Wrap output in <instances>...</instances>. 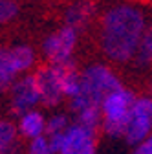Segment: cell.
Returning a JSON list of instances; mask_svg holds the SVG:
<instances>
[{
    "mask_svg": "<svg viewBox=\"0 0 152 154\" xmlns=\"http://www.w3.org/2000/svg\"><path fill=\"white\" fill-rule=\"evenodd\" d=\"M145 29V20L139 9L132 6H117L103 18L101 46L114 61H128L134 55L139 37Z\"/></svg>",
    "mask_w": 152,
    "mask_h": 154,
    "instance_id": "1",
    "label": "cell"
},
{
    "mask_svg": "<svg viewBox=\"0 0 152 154\" xmlns=\"http://www.w3.org/2000/svg\"><path fill=\"white\" fill-rule=\"evenodd\" d=\"M119 88L121 81L106 66H90L81 75V88L71 101V108L75 112H81L90 106L99 108L106 95Z\"/></svg>",
    "mask_w": 152,
    "mask_h": 154,
    "instance_id": "2",
    "label": "cell"
},
{
    "mask_svg": "<svg viewBox=\"0 0 152 154\" xmlns=\"http://www.w3.org/2000/svg\"><path fill=\"white\" fill-rule=\"evenodd\" d=\"M134 101H136L134 94L125 88H119L105 97V101L101 103V108L105 114L103 128L108 136L112 138L125 136V130L130 121V108L134 105Z\"/></svg>",
    "mask_w": 152,
    "mask_h": 154,
    "instance_id": "3",
    "label": "cell"
},
{
    "mask_svg": "<svg viewBox=\"0 0 152 154\" xmlns=\"http://www.w3.org/2000/svg\"><path fill=\"white\" fill-rule=\"evenodd\" d=\"M152 128V99L139 97L130 108V121L125 130V140L130 145L143 143Z\"/></svg>",
    "mask_w": 152,
    "mask_h": 154,
    "instance_id": "4",
    "label": "cell"
},
{
    "mask_svg": "<svg viewBox=\"0 0 152 154\" xmlns=\"http://www.w3.org/2000/svg\"><path fill=\"white\" fill-rule=\"evenodd\" d=\"M62 64H53L50 68H41L35 75L37 92H39V101H42L46 106H53L62 99Z\"/></svg>",
    "mask_w": 152,
    "mask_h": 154,
    "instance_id": "5",
    "label": "cell"
},
{
    "mask_svg": "<svg viewBox=\"0 0 152 154\" xmlns=\"http://www.w3.org/2000/svg\"><path fill=\"white\" fill-rule=\"evenodd\" d=\"M75 41H77L75 29L66 26L44 41V53L53 64H64L70 61V55L75 48Z\"/></svg>",
    "mask_w": 152,
    "mask_h": 154,
    "instance_id": "6",
    "label": "cell"
},
{
    "mask_svg": "<svg viewBox=\"0 0 152 154\" xmlns=\"http://www.w3.org/2000/svg\"><path fill=\"white\" fill-rule=\"evenodd\" d=\"M39 103V92H37L35 75H26L24 79L13 85V95H11V105L15 114H26L33 110V106Z\"/></svg>",
    "mask_w": 152,
    "mask_h": 154,
    "instance_id": "7",
    "label": "cell"
},
{
    "mask_svg": "<svg viewBox=\"0 0 152 154\" xmlns=\"http://www.w3.org/2000/svg\"><path fill=\"white\" fill-rule=\"evenodd\" d=\"M93 143V130L81 125H71L62 132V147L59 154H79Z\"/></svg>",
    "mask_w": 152,
    "mask_h": 154,
    "instance_id": "8",
    "label": "cell"
},
{
    "mask_svg": "<svg viewBox=\"0 0 152 154\" xmlns=\"http://www.w3.org/2000/svg\"><path fill=\"white\" fill-rule=\"evenodd\" d=\"M44 125H46V121L42 118V114L35 112V110H29V112L20 116V127H18V128H20V132L24 134L26 138L35 140V138L42 136Z\"/></svg>",
    "mask_w": 152,
    "mask_h": 154,
    "instance_id": "9",
    "label": "cell"
},
{
    "mask_svg": "<svg viewBox=\"0 0 152 154\" xmlns=\"http://www.w3.org/2000/svg\"><path fill=\"white\" fill-rule=\"evenodd\" d=\"M93 15V6L88 4V2H83V4H75L68 9L66 13V22H68V28L75 29V28H84L90 20V17Z\"/></svg>",
    "mask_w": 152,
    "mask_h": 154,
    "instance_id": "10",
    "label": "cell"
},
{
    "mask_svg": "<svg viewBox=\"0 0 152 154\" xmlns=\"http://www.w3.org/2000/svg\"><path fill=\"white\" fill-rule=\"evenodd\" d=\"M9 61H11V66L17 73L24 72V70L33 66V61H35L33 50L28 46H17V48L9 50Z\"/></svg>",
    "mask_w": 152,
    "mask_h": 154,
    "instance_id": "11",
    "label": "cell"
},
{
    "mask_svg": "<svg viewBox=\"0 0 152 154\" xmlns=\"http://www.w3.org/2000/svg\"><path fill=\"white\" fill-rule=\"evenodd\" d=\"M134 55H136V61L141 66H145V64H148L152 61V26H148V28L143 29Z\"/></svg>",
    "mask_w": 152,
    "mask_h": 154,
    "instance_id": "12",
    "label": "cell"
},
{
    "mask_svg": "<svg viewBox=\"0 0 152 154\" xmlns=\"http://www.w3.org/2000/svg\"><path fill=\"white\" fill-rule=\"evenodd\" d=\"M17 128L9 121H0V154L17 152Z\"/></svg>",
    "mask_w": 152,
    "mask_h": 154,
    "instance_id": "13",
    "label": "cell"
},
{
    "mask_svg": "<svg viewBox=\"0 0 152 154\" xmlns=\"http://www.w3.org/2000/svg\"><path fill=\"white\" fill-rule=\"evenodd\" d=\"M15 75H17V72H15L13 66H11L9 51L0 50V90H4V88H8L9 85H13Z\"/></svg>",
    "mask_w": 152,
    "mask_h": 154,
    "instance_id": "14",
    "label": "cell"
},
{
    "mask_svg": "<svg viewBox=\"0 0 152 154\" xmlns=\"http://www.w3.org/2000/svg\"><path fill=\"white\" fill-rule=\"evenodd\" d=\"M77 116H79V123H77V125H81V127H84V128H90V130H96V127H97L99 121H101V112H99V108H96V106L84 108V110L77 112Z\"/></svg>",
    "mask_w": 152,
    "mask_h": 154,
    "instance_id": "15",
    "label": "cell"
},
{
    "mask_svg": "<svg viewBox=\"0 0 152 154\" xmlns=\"http://www.w3.org/2000/svg\"><path fill=\"white\" fill-rule=\"evenodd\" d=\"M68 128V121L64 116H53V118L48 119V123L44 125V132H48L50 136L51 134H61Z\"/></svg>",
    "mask_w": 152,
    "mask_h": 154,
    "instance_id": "16",
    "label": "cell"
},
{
    "mask_svg": "<svg viewBox=\"0 0 152 154\" xmlns=\"http://www.w3.org/2000/svg\"><path fill=\"white\" fill-rule=\"evenodd\" d=\"M18 13V4L11 0H0V22H8Z\"/></svg>",
    "mask_w": 152,
    "mask_h": 154,
    "instance_id": "17",
    "label": "cell"
},
{
    "mask_svg": "<svg viewBox=\"0 0 152 154\" xmlns=\"http://www.w3.org/2000/svg\"><path fill=\"white\" fill-rule=\"evenodd\" d=\"M29 154H51L50 152V145H48V138L39 136L31 140L29 143Z\"/></svg>",
    "mask_w": 152,
    "mask_h": 154,
    "instance_id": "18",
    "label": "cell"
},
{
    "mask_svg": "<svg viewBox=\"0 0 152 154\" xmlns=\"http://www.w3.org/2000/svg\"><path fill=\"white\" fill-rule=\"evenodd\" d=\"M48 145H50V152H61V147H62V132L61 134H51L48 138Z\"/></svg>",
    "mask_w": 152,
    "mask_h": 154,
    "instance_id": "19",
    "label": "cell"
},
{
    "mask_svg": "<svg viewBox=\"0 0 152 154\" xmlns=\"http://www.w3.org/2000/svg\"><path fill=\"white\" fill-rule=\"evenodd\" d=\"M134 154H152V136L147 138L143 143H139L134 150Z\"/></svg>",
    "mask_w": 152,
    "mask_h": 154,
    "instance_id": "20",
    "label": "cell"
}]
</instances>
